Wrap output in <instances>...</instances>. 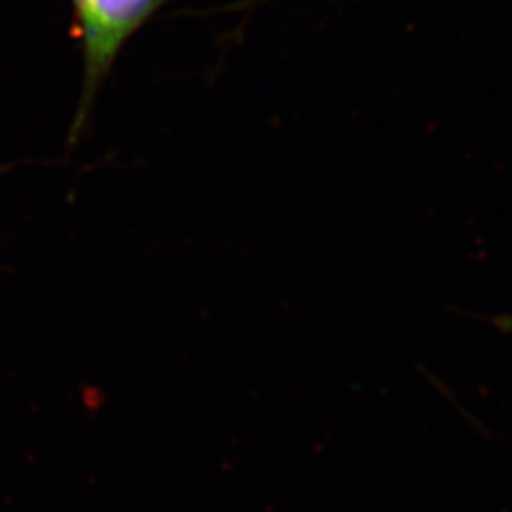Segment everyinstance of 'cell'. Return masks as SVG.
<instances>
[{"label": "cell", "instance_id": "6da1fadb", "mask_svg": "<svg viewBox=\"0 0 512 512\" xmlns=\"http://www.w3.org/2000/svg\"><path fill=\"white\" fill-rule=\"evenodd\" d=\"M73 35L80 42L84 80L71 137L84 129L97 92L124 46L171 0H71Z\"/></svg>", "mask_w": 512, "mask_h": 512}]
</instances>
